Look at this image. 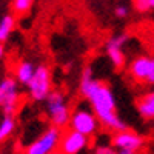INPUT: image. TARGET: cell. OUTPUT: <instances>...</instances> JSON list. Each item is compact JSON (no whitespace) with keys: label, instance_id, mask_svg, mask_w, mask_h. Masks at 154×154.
<instances>
[{"label":"cell","instance_id":"1","mask_svg":"<svg viewBox=\"0 0 154 154\" xmlns=\"http://www.w3.org/2000/svg\"><path fill=\"white\" fill-rule=\"evenodd\" d=\"M79 88L80 94L88 100L93 112L105 128L112 131L126 130V125L117 114V105H116V99L111 88L106 83L94 79L91 68L83 69Z\"/></svg>","mask_w":154,"mask_h":154},{"label":"cell","instance_id":"2","mask_svg":"<svg viewBox=\"0 0 154 154\" xmlns=\"http://www.w3.org/2000/svg\"><path fill=\"white\" fill-rule=\"evenodd\" d=\"M45 100H46V111H48L51 123L59 128L66 126L69 122L71 111L65 100V96L60 91H53L51 89V93L48 94V97Z\"/></svg>","mask_w":154,"mask_h":154},{"label":"cell","instance_id":"3","mask_svg":"<svg viewBox=\"0 0 154 154\" xmlns=\"http://www.w3.org/2000/svg\"><path fill=\"white\" fill-rule=\"evenodd\" d=\"M62 128L51 125L48 130L42 133L40 137H37L31 145L25 148V152L28 154H51L56 152L60 143V137H62Z\"/></svg>","mask_w":154,"mask_h":154},{"label":"cell","instance_id":"4","mask_svg":"<svg viewBox=\"0 0 154 154\" xmlns=\"http://www.w3.org/2000/svg\"><path fill=\"white\" fill-rule=\"evenodd\" d=\"M99 119L96 117V114L93 112V109L88 108H77L74 112H71L69 116V122L68 126L74 131H79L88 137H93L97 130H99Z\"/></svg>","mask_w":154,"mask_h":154},{"label":"cell","instance_id":"5","mask_svg":"<svg viewBox=\"0 0 154 154\" xmlns=\"http://www.w3.org/2000/svg\"><path fill=\"white\" fill-rule=\"evenodd\" d=\"M28 91H29V97L35 102H42L48 97V94L51 93V71L48 66L45 65H38L35 66L34 75L29 80Z\"/></svg>","mask_w":154,"mask_h":154},{"label":"cell","instance_id":"6","mask_svg":"<svg viewBox=\"0 0 154 154\" xmlns=\"http://www.w3.org/2000/svg\"><path fill=\"white\" fill-rule=\"evenodd\" d=\"M111 146H114L116 152H120V154H136L143 149L145 139L133 131L122 130V131H116V134L112 136Z\"/></svg>","mask_w":154,"mask_h":154},{"label":"cell","instance_id":"7","mask_svg":"<svg viewBox=\"0 0 154 154\" xmlns=\"http://www.w3.org/2000/svg\"><path fill=\"white\" fill-rule=\"evenodd\" d=\"M20 103L19 82L12 77H5L0 82V108L5 114H14Z\"/></svg>","mask_w":154,"mask_h":154},{"label":"cell","instance_id":"8","mask_svg":"<svg viewBox=\"0 0 154 154\" xmlns=\"http://www.w3.org/2000/svg\"><path fill=\"white\" fill-rule=\"evenodd\" d=\"M88 145H89V137L88 136H85L79 131H74L69 128L68 131L62 133L57 151L62 152V154H79L83 149H86Z\"/></svg>","mask_w":154,"mask_h":154},{"label":"cell","instance_id":"9","mask_svg":"<svg viewBox=\"0 0 154 154\" xmlns=\"http://www.w3.org/2000/svg\"><path fill=\"white\" fill-rule=\"evenodd\" d=\"M130 74L139 83L154 85V57H137L130 65Z\"/></svg>","mask_w":154,"mask_h":154},{"label":"cell","instance_id":"10","mask_svg":"<svg viewBox=\"0 0 154 154\" xmlns=\"http://www.w3.org/2000/svg\"><path fill=\"white\" fill-rule=\"evenodd\" d=\"M35 71V66L32 65L31 62H20L17 68H16V80L19 82V85H25L26 86L29 83V80L32 79Z\"/></svg>","mask_w":154,"mask_h":154},{"label":"cell","instance_id":"11","mask_svg":"<svg viewBox=\"0 0 154 154\" xmlns=\"http://www.w3.org/2000/svg\"><path fill=\"white\" fill-rule=\"evenodd\" d=\"M137 109H139V114L143 119H146V120L154 119V91L139 100Z\"/></svg>","mask_w":154,"mask_h":154},{"label":"cell","instance_id":"12","mask_svg":"<svg viewBox=\"0 0 154 154\" xmlns=\"http://www.w3.org/2000/svg\"><path fill=\"white\" fill-rule=\"evenodd\" d=\"M16 130V120H14V116L12 114H5L3 120L0 122V143L5 142L8 137L12 136Z\"/></svg>","mask_w":154,"mask_h":154},{"label":"cell","instance_id":"13","mask_svg":"<svg viewBox=\"0 0 154 154\" xmlns=\"http://www.w3.org/2000/svg\"><path fill=\"white\" fill-rule=\"evenodd\" d=\"M14 26H16V17L12 14L2 17V20H0V42L8 40L11 32L14 31Z\"/></svg>","mask_w":154,"mask_h":154},{"label":"cell","instance_id":"14","mask_svg":"<svg viewBox=\"0 0 154 154\" xmlns=\"http://www.w3.org/2000/svg\"><path fill=\"white\" fill-rule=\"evenodd\" d=\"M108 57L111 63L116 68H122L125 65V54H123V48H106Z\"/></svg>","mask_w":154,"mask_h":154},{"label":"cell","instance_id":"15","mask_svg":"<svg viewBox=\"0 0 154 154\" xmlns=\"http://www.w3.org/2000/svg\"><path fill=\"white\" fill-rule=\"evenodd\" d=\"M34 0H12V11L14 14L22 16V14H26V12L31 9Z\"/></svg>","mask_w":154,"mask_h":154},{"label":"cell","instance_id":"16","mask_svg":"<svg viewBox=\"0 0 154 154\" xmlns=\"http://www.w3.org/2000/svg\"><path fill=\"white\" fill-rule=\"evenodd\" d=\"M134 6L139 12H145L149 11V5H148V0H134Z\"/></svg>","mask_w":154,"mask_h":154},{"label":"cell","instance_id":"17","mask_svg":"<svg viewBox=\"0 0 154 154\" xmlns=\"http://www.w3.org/2000/svg\"><path fill=\"white\" fill-rule=\"evenodd\" d=\"M114 14H116V17H119V19H125V17L128 16V8H126L125 5H119V6H116Z\"/></svg>","mask_w":154,"mask_h":154},{"label":"cell","instance_id":"18","mask_svg":"<svg viewBox=\"0 0 154 154\" xmlns=\"http://www.w3.org/2000/svg\"><path fill=\"white\" fill-rule=\"evenodd\" d=\"M94 152H97V154H114L116 149L111 148L109 145H99V146L94 149Z\"/></svg>","mask_w":154,"mask_h":154},{"label":"cell","instance_id":"19","mask_svg":"<svg viewBox=\"0 0 154 154\" xmlns=\"http://www.w3.org/2000/svg\"><path fill=\"white\" fill-rule=\"evenodd\" d=\"M3 56H5V46L2 45V42H0V60L3 59Z\"/></svg>","mask_w":154,"mask_h":154},{"label":"cell","instance_id":"20","mask_svg":"<svg viewBox=\"0 0 154 154\" xmlns=\"http://www.w3.org/2000/svg\"><path fill=\"white\" fill-rule=\"evenodd\" d=\"M148 5H149V9H154V0H148Z\"/></svg>","mask_w":154,"mask_h":154}]
</instances>
